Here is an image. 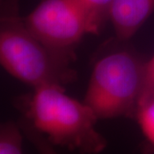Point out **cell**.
<instances>
[{
  "label": "cell",
  "mask_w": 154,
  "mask_h": 154,
  "mask_svg": "<svg viewBox=\"0 0 154 154\" xmlns=\"http://www.w3.org/2000/svg\"><path fill=\"white\" fill-rule=\"evenodd\" d=\"M74 49H57L45 44L26 26L18 0H1L0 62L16 79L33 88H65L76 79Z\"/></svg>",
  "instance_id": "cell-1"
},
{
  "label": "cell",
  "mask_w": 154,
  "mask_h": 154,
  "mask_svg": "<svg viewBox=\"0 0 154 154\" xmlns=\"http://www.w3.org/2000/svg\"><path fill=\"white\" fill-rule=\"evenodd\" d=\"M24 138L18 122H2L0 126V154H23Z\"/></svg>",
  "instance_id": "cell-8"
},
{
  "label": "cell",
  "mask_w": 154,
  "mask_h": 154,
  "mask_svg": "<svg viewBox=\"0 0 154 154\" xmlns=\"http://www.w3.org/2000/svg\"><path fill=\"white\" fill-rule=\"evenodd\" d=\"M134 119L144 137L141 153L154 154V94L139 105Z\"/></svg>",
  "instance_id": "cell-6"
},
{
  "label": "cell",
  "mask_w": 154,
  "mask_h": 154,
  "mask_svg": "<svg viewBox=\"0 0 154 154\" xmlns=\"http://www.w3.org/2000/svg\"><path fill=\"white\" fill-rule=\"evenodd\" d=\"M146 63L134 50L123 48L94 64L84 103L102 119H134L142 94Z\"/></svg>",
  "instance_id": "cell-3"
},
{
  "label": "cell",
  "mask_w": 154,
  "mask_h": 154,
  "mask_svg": "<svg viewBox=\"0 0 154 154\" xmlns=\"http://www.w3.org/2000/svg\"><path fill=\"white\" fill-rule=\"evenodd\" d=\"M90 23L94 34H98L105 22L110 21L115 0H75Z\"/></svg>",
  "instance_id": "cell-7"
},
{
  "label": "cell",
  "mask_w": 154,
  "mask_h": 154,
  "mask_svg": "<svg viewBox=\"0 0 154 154\" xmlns=\"http://www.w3.org/2000/svg\"><path fill=\"white\" fill-rule=\"evenodd\" d=\"M18 123L22 128L24 136L29 143L33 146L37 154H59L49 140L42 134L36 130L29 122L21 118Z\"/></svg>",
  "instance_id": "cell-9"
},
{
  "label": "cell",
  "mask_w": 154,
  "mask_h": 154,
  "mask_svg": "<svg viewBox=\"0 0 154 154\" xmlns=\"http://www.w3.org/2000/svg\"><path fill=\"white\" fill-rule=\"evenodd\" d=\"M22 118L54 146L80 154H99L107 140L96 128L99 118L86 103L65 94V88L45 86L17 99Z\"/></svg>",
  "instance_id": "cell-2"
},
{
  "label": "cell",
  "mask_w": 154,
  "mask_h": 154,
  "mask_svg": "<svg viewBox=\"0 0 154 154\" xmlns=\"http://www.w3.org/2000/svg\"><path fill=\"white\" fill-rule=\"evenodd\" d=\"M154 13V0H115L110 11L116 37L126 41L137 33Z\"/></svg>",
  "instance_id": "cell-5"
},
{
  "label": "cell",
  "mask_w": 154,
  "mask_h": 154,
  "mask_svg": "<svg viewBox=\"0 0 154 154\" xmlns=\"http://www.w3.org/2000/svg\"><path fill=\"white\" fill-rule=\"evenodd\" d=\"M23 20L45 44L57 49H74L93 29L75 0H41Z\"/></svg>",
  "instance_id": "cell-4"
},
{
  "label": "cell",
  "mask_w": 154,
  "mask_h": 154,
  "mask_svg": "<svg viewBox=\"0 0 154 154\" xmlns=\"http://www.w3.org/2000/svg\"><path fill=\"white\" fill-rule=\"evenodd\" d=\"M154 94V55L146 60V75H145V82L142 91V94L140 99L139 105L142 103L146 99ZM139 106V105H138Z\"/></svg>",
  "instance_id": "cell-10"
}]
</instances>
